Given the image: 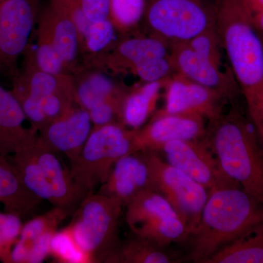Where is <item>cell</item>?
Returning <instances> with one entry per match:
<instances>
[{"mask_svg": "<svg viewBox=\"0 0 263 263\" xmlns=\"http://www.w3.org/2000/svg\"><path fill=\"white\" fill-rule=\"evenodd\" d=\"M205 263H263V221Z\"/></svg>", "mask_w": 263, "mask_h": 263, "instance_id": "cell-24", "label": "cell"}, {"mask_svg": "<svg viewBox=\"0 0 263 263\" xmlns=\"http://www.w3.org/2000/svg\"><path fill=\"white\" fill-rule=\"evenodd\" d=\"M148 189L152 187L146 153L138 152L118 161L98 193L117 199L125 206L133 197Z\"/></svg>", "mask_w": 263, "mask_h": 263, "instance_id": "cell-15", "label": "cell"}, {"mask_svg": "<svg viewBox=\"0 0 263 263\" xmlns=\"http://www.w3.org/2000/svg\"><path fill=\"white\" fill-rule=\"evenodd\" d=\"M167 79L146 82L139 87L128 90L121 105L120 122L131 129H140L145 125L155 111L161 89Z\"/></svg>", "mask_w": 263, "mask_h": 263, "instance_id": "cell-22", "label": "cell"}, {"mask_svg": "<svg viewBox=\"0 0 263 263\" xmlns=\"http://www.w3.org/2000/svg\"><path fill=\"white\" fill-rule=\"evenodd\" d=\"M65 8L75 21L79 32H80L81 43H83L86 33L89 28L90 23L84 13L81 0H57Z\"/></svg>", "mask_w": 263, "mask_h": 263, "instance_id": "cell-35", "label": "cell"}, {"mask_svg": "<svg viewBox=\"0 0 263 263\" xmlns=\"http://www.w3.org/2000/svg\"><path fill=\"white\" fill-rule=\"evenodd\" d=\"M23 110L11 91L0 84V156L9 157L37 138L38 133L26 127Z\"/></svg>", "mask_w": 263, "mask_h": 263, "instance_id": "cell-18", "label": "cell"}, {"mask_svg": "<svg viewBox=\"0 0 263 263\" xmlns=\"http://www.w3.org/2000/svg\"><path fill=\"white\" fill-rule=\"evenodd\" d=\"M86 18L91 22L110 18V0H81Z\"/></svg>", "mask_w": 263, "mask_h": 263, "instance_id": "cell-34", "label": "cell"}, {"mask_svg": "<svg viewBox=\"0 0 263 263\" xmlns=\"http://www.w3.org/2000/svg\"><path fill=\"white\" fill-rule=\"evenodd\" d=\"M125 220L133 235L162 247L188 239L184 223L170 202L152 189L126 204Z\"/></svg>", "mask_w": 263, "mask_h": 263, "instance_id": "cell-7", "label": "cell"}, {"mask_svg": "<svg viewBox=\"0 0 263 263\" xmlns=\"http://www.w3.org/2000/svg\"><path fill=\"white\" fill-rule=\"evenodd\" d=\"M215 27L248 110L263 89V37L243 0H216Z\"/></svg>", "mask_w": 263, "mask_h": 263, "instance_id": "cell-2", "label": "cell"}, {"mask_svg": "<svg viewBox=\"0 0 263 263\" xmlns=\"http://www.w3.org/2000/svg\"><path fill=\"white\" fill-rule=\"evenodd\" d=\"M122 101L108 100L95 105L88 110L93 127H102L111 123L120 122ZM121 123V122H120Z\"/></svg>", "mask_w": 263, "mask_h": 263, "instance_id": "cell-33", "label": "cell"}, {"mask_svg": "<svg viewBox=\"0 0 263 263\" xmlns=\"http://www.w3.org/2000/svg\"><path fill=\"white\" fill-rule=\"evenodd\" d=\"M206 130L205 119L200 116L154 114L148 124L134 129L135 149L158 153L169 142L202 139Z\"/></svg>", "mask_w": 263, "mask_h": 263, "instance_id": "cell-12", "label": "cell"}, {"mask_svg": "<svg viewBox=\"0 0 263 263\" xmlns=\"http://www.w3.org/2000/svg\"><path fill=\"white\" fill-rule=\"evenodd\" d=\"M195 53L213 65L221 67V49L222 47L215 23L187 41Z\"/></svg>", "mask_w": 263, "mask_h": 263, "instance_id": "cell-29", "label": "cell"}, {"mask_svg": "<svg viewBox=\"0 0 263 263\" xmlns=\"http://www.w3.org/2000/svg\"><path fill=\"white\" fill-rule=\"evenodd\" d=\"M170 46L153 35L123 40L114 45L105 56L100 59V66L105 65L114 72H130L138 64L149 59L169 55Z\"/></svg>", "mask_w": 263, "mask_h": 263, "instance_id": "cell-19", "label": "cell"}, {"mask_svg": "<svg viewBox=\"0 0 263 263\" xmlns=\"http://www.w3.org/2000/svg\"><path fill=\"white\" fill-rule=\"evenodd\" d=\"M146 152L151 187L170 202L184 223L188 238L197 228L209 193L187 175L164 161L155 152Z\"/></svg>", "mask_w": 263, "mask_h": 263, "instance_id": "cell-8", "label": "cell"}, {"mask_svg": "<svg viewBox=\"0 0 263 263\" xmlns=\"http://www.w3.org/2000/svg\"><path fill=\"white\" fill-rule=\"evenodd\" d=\"M160 152L164 154L166 162L200 183L209 193L218 189L240 186L224 172L203 138L169 142Z\"/></svg>", "mask_w": 263, "mask_h": 263, "instance_id": "cell-10", "label": "cell"}, {"mask_svg": "<svg viewBox=\"0 0 263 263\" xmlns=\"http://www.w3.org/2000/svg\"><path fill=\"white\" fill-rule=\"evenodd\" d=\"M92 129L89 112L76 104L41 128L37 141L53 153L65 155L71 162L80 154Z\"/></svg>", "mask_w": 263, "mask_h": 263, "instance_id": "cell-13", "label": "cell"}, {"mask_svg": "<svg viewBox=\"0 0 263 263\" xmlns=\"http://www.w3.org/2000/svg\"><path fill=\"white\" fill-rule=\"evenodd\" d=\"M116 29L117 27L110 18L91 22L82 46H85L91 54L103 53L107 48L110 49L115 39Z\"/></svg>", "mask_w": 263, "mask_h": 263, "instance_id": "cell-30", "label": "cell"}, {"mask_svg": "<svg viewBox=\"0 0 263 263\" xmlns=\"http://www.w3.org/2000/svg\"><path fill=\"white\" fill-rule=\"evenodd\" d=\"M216 0H150L145 21L150 35L169 46L186 43L215 23Z\"/></svg>", "mask_w": 263, "mask_h": 263, "instance_id": "cell-6", "label": "cell"}, {"mask_svg": "<svg viewBox=\"0 0 263 263\" xmlns=\"http://www.w3.org/2000/svg\"><path fill=\"white\" fill-rule=\"evenodd\" d=\"M23 224L20 216L0 211V262L10 263L12 249L18 240Z\"/></svg>", "mask_w": 263, "mask_h": 263, "instance_id": "cell-31", "label": "cell"}, {"mask_svg": "<svg viewBox=\"0 0 263 263\" xmlns=\"http://www.w3.org/2000/svg\"><path fill=\"white\" fill-rule=\"evenodd\" d=\"M68 216L65 211L53 207L49 212L34 216L24 223L18 240L12 249L10 263H27L36 242L48 232L56 231Z\"/></svg>", "mask_w": 263, "mask_h": 263, "instance_id": "cell-23", "label": "cell"}, {"mask_svg": "<svg viewBox=\"0 0 263 263\" xmlns=\"http://www.w3.org/2000/svg\"><path fill=\"white\" fill-rule=\"evenodd\" d=\"M164 87L165 104L157 115H197L212 122L222 115V101L228 100L178 72L170 76Z\"/></svg>", "mask_w": 263, "mask_h": 263, "instance_id": "cell-11", "label": "cell"}, {"mask_svg": "<svg viewBox=\"0 0 263 263\" xmlns=\"http://www.w3.org/2000/svg\"><path fill=\"white\" fill-rule=\"evenodd\" d=\"M145 10L144 0H110V19L118 28H129L141 20Z\"/></svg>", "mask_w": 263, "mask_h": 263, "instance_id": "cell-28", "label": "cell"}, {"mask_svg": "<svg viewBox=\"0 0 263 263\" xmlns=\"http://www.w3.org/2000/svg\"><path fill=\"white\" fill-rule=\"evenodd\" d=\"M38 0H0V76L10 79L37 24Z\"/></svg>", "mask_w": 263, "mask_h": 263, "instance_id": "cell-9", "label": "cell"}, {"mask_svg": "<svg viewBox=\"0 0 263 263\" xmlns=\"http://www.w3.org/2000/svg\"><path fill=\"white\" fill-rule=\"evenodd\" d=\"M164 248L134 235L121 242L105 263L174 262V256Z\"/></svg>", "mask_w": 263, "mask_h": 263, "instance_id": "cell-25", "label": "cell"}, {"mask_svg": "<svg viewBox=\"0 0 263 263\" xmlns=\"http://www.w3.org/2000/svg\"><path fill=\"white\" fill-rule=\"evenodd\" d=\"M202 138L224 172L263 205V146L255 129L232 110L209 122Z\"/></svg>", "mask_w": 263, "mask_h": 263, "instance_id": "cell-3", "label": "cell"}, {"mask_svg": "<svg viewBox=\"0 0 263 263\" xmlns=\"http://www.w3.org/2000/svg\"><path fill=\"white\" fill-rule=\"evenodd\" d=\"M134 129L120 122L93 127L79 156L70 162V172L85 193H94L124 156L135 153Z\"/></svg>", "mask_w": 263, "mask_h": 263, "instance_id": "cell-4", "label": "cell"}, {"mask_svg": "<svg viewBox=\"0 0 263 263\" xmlns=\"http://www.w3.org/2000/svg\"><path fill=\"white\" fill-rule=\"evenodd\" d=\"M263 221V205L240 186L209 193L190 240V258L205 263Z\"/></svg>", "mask_w": 263, "mask_h": 263, "instance_id": "cell-1", "label": "cell"}, {"mask_svg": "<svg viewBox=\"0 0 263 263\" xmlns=\"http://www.w3.org/2000/svg\"><path fill=\"white\" fill-rule=\"evenodd\" d=\"M243 2L252 14L263 11V0H243Z\"/></svg>", "mask_w": 263, "mask_h": 263, "instance_id": "cell-37", "label": "cell"}, {"mask_svg": "<svg viewBox=\"0 0 263 263\" xmlns=\"http://www.w3.org/2000/svg\"><path fill=\"white\" fill-rule=\"evenodd\" d=\"M254 25L263 37V11L252 14Z\"/></svg>", "mask_w": 263, "mask_h": 263, "instance_id": "cell-38", "label": "cell"}, {"mask_svg": "<svg viewBox=\"0 0 263 263\" xmlns=\"http://www.w3.org/2000/svg\"><path fill=\"white\" fill-rule=\"evenodd\" d=\"M253 126L263 146V89L257 103L249 110Z\"/></svg>", "mask_w": 263, "mask_h": 263, "instance_id": "cell-36", "label": "cell"}, {"mask_svg": "<svg viewBox=\"0 0 263 263\" xmlns=\"http://www.w3.org/2000/svg\"><path fill=\"white\" fill-rule=\"evenodd\" d=\"M32 148L43 179L51 191V205L65 211L69 215L73 214L88 194L77 186L71 176L70 169L62 165L57 154L43 147L37 138Z\"/></svg>", "mask_w": 263, "mask_h": 263, "instance_id": "cell-16", "label": "cell"}, {"mask_svg": "<svg viewBox=\"0 0 263 263\" xmlns=\"http://www.w3.org/2000/svg\"><path fill=\"white\" fill-rule=\"evenodd\" d=\"M132 73L144 82L165 80L174 73L175 70L169 55L149 59L132 68Z\"/></svg>", "mask_w": 263, "mask_h": 263, "instance_id": "cell-32", "label": "cell"}, {"mask_svg": "<svg viewBox=\"0 0 263 263\" xmlns=\"http://www.w3.org/2000/svg\"><path fill=\"white\" fill-rule=\"evenodd\" d=\"M50 256L60 263H96L77 243L69 226L57 230L52 237Z\"/></svg>", "mask_w": 263, "mask_h": 263, "instance_id": "cell-27", "label": "cell"}, {"mask_svg": "<svg viewBox=\"0 0 263 263\" xmlns=\"http://www.w3.org/2000/svg\"><path fill=\"white\" fill-rule=\"evenodd\" d=\"M42 201L25 186L9 157L0 156V204L5 212L26 219Z\"/></svg>", "mask_w": 263, "mask_h": 263, "instance_id": "cell-20", "label": "cell"}, {"mask_svg": "<svg viewBox=\"0 0 263 263\" xmlns=\"http://www.w3.org/2000/svg\"><path fill=\"white\" fill-rule=\"evenodd\" d=\"M37 22L47 29L69 73L70 71H74L76 73L82 43L80 32L72 15L57 0H49L41 13L39 11Z\"/></svg>", "mask_w": 263, "mask_h": 263, "instance_id": "cell-17", "label": "cell"}, {"mask_svg": "<svg viewBox=\"0 0 263 263\" xmlns=\"http://www.w3.org/2000/svg\"><path fill=\"white\" fill-rule=\"evenodd\" d=\"M169 56L175 72L220 93L228 100L236 95L238 84L233 72H223L221 67L204 60L187 43L171 45Z\"/></svg>", "mask_w": 263, "mask_h": 263, "instance_id": "cell-14", "label": "cell"}, {"mask_svg": "<svg viewBox=\"0 0 263 263\" xmlns=\"http://www.w3.org/2000/svg\"><path fill=\"white\" fill-rule=\"evenodd\" d=\"M73 77L74 95L76 103L81 108L89 109L108 100L122 101L128 91L121 85L100 72H87Z\"/></svg>", "mask_w": 263, "mask_h": 263, "instance_id": "cell-21", "label": "cell"}, {"mask_svg": "<svg viewBox=\"0 0 263 263\" xmlns=\"http://www.w3.org/2000/svg\"><path fill=\"white\" fill-rule=\"evenodd\" d=\"M37 48L32 51L29 48L36 66L40 70L54 75L70 74L63 59L52 42L47 29L40 22H37Z\"/></svg>", "mask_w": 263, "mask_h": 263, "instance_id": "cell-26", "label": "cell"}, {"mask_svg": "<svg viewBox=\"0 0 263 263\" xmlns=\"http://www.w3.org/2000/svg\"><path fill=\"white\" fill-rule=\"evenodd\" d=\"M123 208L117 199L91 193L72 214L69 228L77 243L96 263H105L121 243L118 228Z\"/></svg>", "mask_w": 263, "mask_h": 263, "instance_id": "cell-5", "label": "cell"}]
</instances>
